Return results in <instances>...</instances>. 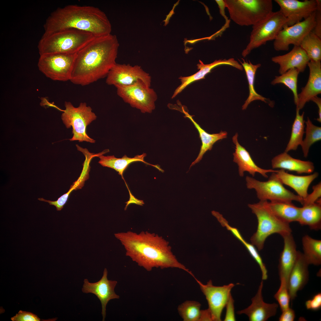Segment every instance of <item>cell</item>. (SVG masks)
Instances as JSON below:
<instances>
[{"label":"cell","instance_id":"obj_22","mask_svg":"<svg viewBox=\"0 0 321 321\" xmlns=\"http://www.w3.org/2000/svg\"><path fill=\"white\" fill-rule=\"evenodd\" d=\"M271 175L283 184L293 189L298 195L303 199L308 195V190L311 183L318 176L317 172L306 176H297L288 173L285 170L280 169Z\"/></svg>","mask_w":321,"mask_h":321},{"label":"cell","instance_id":"obj_8","mask_svg":"<svg viewBox=\"0 0 321 321\" xmlns=\"http://www.w3.org/2000/svg\"><path fill=\"white\" fill-rule=\"evenodd\" d=\"M287 22L286 18L279 10L273 12L264 20L252 26L249 42L242 53L243 57L267 42L274 40Z\"/></svg>","mask_w":321,"mask_h":321},{"label":"cell","instance_id":"obj_26","mask_svg":"<svg viewBox=\"0 0 321 321\" xmlns=\"http://www.w3.org/2000/svg\"><path fill=\"white\" fill-rule=\"evenodd\" d=\"M271 165L273 169L288 170L299 174L311 173L314 169L312 162L293 158L285 152L274 157L271 160Z\"/></svg>","mask_w":321,"mask_h":321},{"label":"cell","instance_id":"obj_32","mask_svg":"<svg viewBox=\"0 0 321 321\" xmlns=\"http://www.w3.org/2000/svg\"><path fill=\"white\" fill-rule=\"evenodd\" d=\"M303 252L306 260L309 265L319 266L321 264V240L306 235L302 238Z\"/></svg>","mask_w":321,"mask_h":321},{"label":"cell","instance_id":"obj_15","mask_svg":"<svg viewBox=\"0 0 321 321\" xmlns=\"http://www.w3.org/2000/svg\"><path fill=\"white\" fill-rule=\"evenodd\" d=\"M289 26L301 22L314 13L317 7V0H275Z\"/></svg>","mask_w":321,"mask_h":321},{"label":"cell","instance_id":"obj_25","mask_svg":"<svg viewBox=\"0 0 321 321\" xmlns=\"http://www.w3.org/2000/svg\"><path fill=\"white\" fill-rule=\"evenodd\" d=\"M81 152L83 153L86 158L83 164V170L79 177L71 185L68 191L59 197L56 201H52L47 200L42 198H39L40 201L47 202L50 205L55 206L57 211H60L67 202L71 192L73 190L81 189L84 186L85 182L89 177V173L90 167V163L94 157L98 156V154L90 153L86 148L82 149Z\"/></svg>","mask_w":321,"mask_h":321},{"label":"cell","instance_id":"obj_50","mask_svg":"<svg viewBox=\"0 0 321 321\" xmlns=\"http://www.w3.org/2000/svg\"><path fill=\"white\" fill-rule=\"evenodd\" d=\"M40 104L42 106H45V105H47L48 106H52L53 107H54L61 110L58 107H56L53 104H52L49 103L48 101H47V100L45 99L44 98L43 99H42V101H41V103H40Z\"/></svg>","mask_w":321,"mask_h":321},{"label":"cell","instance_id":"obj_4","mask_svg":"<svg viewBox=\"0 0 321 321\" xmlns=\"http://www.w3.org/2000/svg\"><path fill=\"white\" fill-rule=\"evenodd\" d=\"M95 37L89 32L74 29L43 34L38 44L39 54H76Z\"/></svg>","mask_w":321,"mask_h":321},{"label":"cell","instance_id":"obj_1","mask_svg":"<svg viewBox=\"0 0 321 321\" xmlns=\"http://www.w3.org/2000/svg\"><path fill=\"white\" fill-rule=\"evenodd\" d=\"M125 250L126 256L147 271L154 268H177L190 274L173 254L169 242L161 236L147 231H128L114 234Z\"/></svg>","mask_w":321,"mask_h":321},{"label":"cell","instance_id":"obj_12","mask_svg":"<svg viewBox=\"0 0 321 321\" xmlns=\"http://www.w3.org/2000/svg\"><path fill=\"white\" fill-rule=\"evenodd\" d=\"M315 12L293 25H285L274 40V49L277 51H287L291 45L300 46L304 38L313 29L315 24Z\"/></svg>","mask_w":321,"mask_h":321},{"label":"cell","instance_id":"obj_47","mask_svg":"<svg viewBox=\"0 0 321 321\" xmlns=\"http://www.w3.org/2000/svg\"><path fill=\"white\" fill-rule=\"evenodd\" d=\"M212 321L211 314L208 309L201 310L199 321Z\"/></svg>","mask_w":321,"mask_h":321},{"label":"cell","instance_id":"obj_34","mask_svg":"<svg viewBox=\"0 0 321 321\" xmlns=\"http://www.w3.org/2000/svg\"><path fill=\"white\" fill-rule=\"evenodd\" d=\"M300 46L306 52L310 61H321V38L312 31L304 38Z\"/></svg>","mask_w":321,"mask_h":321},{"label":"cell","instance_id":"obj_21","mask_svg":"<svg viewBox=\"0 0 321 321\" xmlns=\"http://www.w3.org/2000/svg\"><path fill=\"white\" fill-rule=\"evenodd\" d=\"M271 60L279 65L278 72L281 75L294 68L300 73L303 72L310 61L304 51L300 46H296L285 54L273 57Z\"/></svg>","mask_w":321,"mask_h":321},{"label":"cell","instance_id":"obj_48","mask_svg":"<svg viewBox=\"0 0 321 321\" xmlns=\"http://www.w3.org/2000/svg\"><path fill=\"white\" fill-rule=\"evenodd\" d=\"M311 100L314 102L317 105L318 108L319 117L316 120L319 122H321V99L317 96L312 97Z\"/></svg>","mask_w":321,"mask_h":321},{"label":"cell","instance_id":"obj_35","mask_svg":"<svg viewBox=\"0 0 321 321\" xmlns=\"http://www.w3.org/2000/svg\"><path fill=\"white\" fill-rule=\"evenodd\" d=\"M299 71L296 68L291 69L279 76H276L271 81L272 85L282 84L289 89L292 92L294 100L296 105L298 100L297 81Z\"/></svg>","mask_w":321,"mask_h":321},{"label":"cell","instance_id":"obj_20","mask_svg":"<svg viewBox=\"0 0 321 321\" xmlns=\"http://www.w3.org/2000/svg\"><path fill=\"white\" fill-rule=\"evenodd\" d=\"M309 265L302 253L298 251L296 262L287 281L288 290L292 300L296 298L298 292L303 289L308 281Z\"/></svg>","mask_w":321,"mask_h":321},{"label":"cell","instance_id":"obj_37","mask_svg":"<svg viewBox=\"0 0 321 321\" xmlns=\"http://www.w3.org/2000/svg\"><path fill=\"white\" fill-rule=\"evenodd\" d=\"M201 306L197 301L187 300L178 306V310L183 321H199Z\"/></svg>","mask_w":321,"mask_h":321},{"label":"cell","instance_id":"obj_10","mask_svg":"<svg viewBox=\"0 0 321 321\" xmlns=\"http://www.w3.org/2000/svg\"><path fill=\"white\" fill-rule=\"evenodd\" d=\"M246 180L247 188L255 189L257 197L260 201H295L302 204H303L302 198L286 189L282 184L272 175L266 181H259L248 176Z\"/></svg>","mask_w":321,"mask_h":321},{"label":"cell","instance_id":"obj_5","mask_svg":"<svg viewBox=\"0 0 321 321\" xmlns=\"http://www.w3.org/2000/svg\"><path fill=\"white\" fill-rule=\"evenodd\" d=\"M248 206L257 220V231L250 240L258 250L263 248L266 240L270 235L278 234L282 237L292 233L289 224L282 221L273 213L268 201H260L257 203L248 204Z\"/></svg>","mask_w":321,"mask_h":321},{"label":"cell","instance_id":"obj_7","mask_svg":"<svg viewBox=\"0 0 321 321\" xmlns=\"http://www.w3.org/2000/svg\"><path fill=\"white\" fill-rule=\"evenodd\" d=\"M64 105L65 109L61 118L67 128L72 127L73 136L69 140L95 143V141L89 137L86 132L87 126L97 118L91 107L87 106L85 103H81L78 107H75L71 102L65 101Z\"/></svg>","mask_w":321,"mask_h":321},{"label":"cell","instance_id":"obj_11","mask_svg":"<svg viewBox=\"0 0 321 321\" xmlns=\"http://www.w3.org/2000/svg\"><path fill=\"white\" fill-rule=\"evenodd\" d=\"M117 95L125 103L143 113H151L155 108L157 95L154 90L140 81L130 86H117Z\"/></svg>","mask_w":321,"mask_h":321},{"label":"cell","instance_id":"obj_33","mask_svg":"<svg viewBox=\"0 0 321 321\" xmlns=\"http://www.w3.org/2000/svg\"><path fill=\"white\" fill-rule=\"evenodd\" d=\"M299 110L296 108V115L292 125L291 136L284 151L287 152L290 150H296L303 141L305 122L303 119L304 112L300 115Z\"/></svg>","mask_w":321,"mask_h":321},{"label":"cell","instance_id":"obj_13","mask_svg":"<svg viewBox=\"0 0 321 321\" xmlns=\"http://www.w3.org/2000/svg\"><path fill=\"white\" fill-rule=\"evenodd\" d=\"M106 77V83L115 86H130L140 81L148 87L151 86V76L138 65L132 66L129 64L116 63Z\"/></svg>","mask_w":321,"mask_h":321},{"label":"cell","instance_id":"obj_23","mask_svg":"<svg viewBox=\"0 0 321 321\" xmlns=\"http://www.w3.org/2000/svg\"><path fill=\"white\" fill-rule=\"evenodd\" d=\"M224 64L231 66L241 70L243 69L242 66L233 58L228 59H224L216 60L213 62L207 64H204L203 62L199 60V63L197 64V69L199 70L198 72L188 76H181L179 78L181 84L175 89L172 98L175 97L190 84L194 81L204 78L205 76L210 72L211 70L214 68L220 65Z\"/></svg>","mask_w":321,"mask_h":321},{"label":"cell","instance_id":"obj_24","mask_svg":"<svg viewBox=\"0 0 321 321\" xmlns=\"http://www.w3.org/2000/svg\"><path fill=\"white\" fill-rule=\"evenodd\" d=\"M284 242L283 249L279 258L278 265L280 279L284 278L287 281L296 262L298 251L292 233L282 236Z\"/></svg>","mask_w":321,"mask_h":321},{"label":"cell","instance_id":"obj_43","mask_svg":"<svg viewBox=\"0 0 321 321\" xmlns=\"http://www.w3.org/2000/svg\"><path fill=\"white\" fill-rule=\"evenodd\" d=\"M234 301V300L230 294L225 306L226 312L224 321H235Z\"/></svg>","mask_w":321,"mask_h":321},{"label":"cell","instance_id":"obj_14","mask_svg":"<svg viewBox=\"0 0 321 321\" xmlns=\"http://www.w3.org/2000/svg\"><path fill=\"white\" fill-rule=\"evenodd\" d=\"M195 279L207 301L208 309L211 314L212 321H221L223 309L225 307L231 291L235 284L231 283L222 286H216L213 285L211 280L206 284H204Z\"/></svg>","mask_w":321,"mask_h":321},{"label":"cell","instance_id":"obj_30","mask_svg":"<svg viewBox=\"0 0 321 321\" xmlns=\"http://www.w3.org/2000/svg\"><path fill=\"white\" fill-rule=\"evenodd\" d=\"M268 204L273 213L282 221L289 224L298 222L300 207L295 206L292 202L268 201Z\"/></svg>","mask_w":321,"mask_h":321},{"label":"cell","instance_id":"obj_38","mask_svg":"<svg viewBox=\"0 0 321 321\" xmlns=\"http://www.w3.org/2000/svg\"><path fill=\"white\" fill-rule=\"evenodd\" d=\"M280 279V286L274 297L278 302L282 311L289 307V302L291 299L288 290L287 280L284 278Z\"/></svg>","mask_w":321,"mask_h":321},{"label":"cell","instance_id":"obj_9","mask_svg":"<svg viewBox=\"0 0 321 321\" xmlns=\"http://www.w3.org/2000/svg\"><path fill=\"white\" fill-rule=\"evenodd\" d=\"M76 54L54 53L40 55L38 69L53 80H70Z\"/></svg>","mask_w":321,"mask_h":321},{"label":"cell","instance_id":"obj_31","mask_svg":"<svg viewBox=\"0 0 321 321\" xmlns=\"http://www.w3.org/2000/svg\"><path fill=\"white\" fill-rule=\"evenodd\" d=\"M242 59L243 61V62L239 60L246 73L249 90V96L242 106V109L243 110L246 109L251 102L257 100L263 101L268 103L270 106L273 107L274 105V102L258 94L254 88V83L256 72L257 69L261 66V64L254 65L252 64L249 60L248 62L247 61H246L243 59Z\"/></svg>","mask_w":321,"mask_h":321},{"label":"cell","instance_id":"obj_2","mask_svg":"<svg viewBox=\"0 0 321 321\" xmlns=\"http://www.w3.org/2000/svg\"><path fill=\"white\" fill-rule=\"evenodd\" d=\"M119 46L115 35L95 37L76 53L70 81L84 86L107 76L116 63Z\"/></svg>","mask_w":321,"mask_h":321},{"label":"cell","instance_id":"obj_36","mask_svg":"<svg viewBox=\"0 0 321 321\" xmlns=\"http://www.w3.org/2000/svg\"><path fill=\"white\" fill-rule=\"evenodd\" d=\"M306 125V137L300 145L304 156L307 157L309 149L316 142L321 139V128L314 125L308 117L305 122Z\"/></svg>","mask_w":321,"mask_h":321},{"label":"cell","instance_id":"obj_39","mask_svg":"<svg viewBox=\"0 0 321 321\" xmlns=\"http://www.w3.org/2000/svg\"><path fill=\"white\" fill-rule=\"evenodd\" d=\"M241 243L259 265L262 273V280L267 279L268 277L267 270L255 246L251 243L247 242L245 240Z\"/></svg>","mask_w":321,"mask_h":321},{"label":"cell","instance_id":"obj_6","mask_svg":"<svg viewBox=\"0 0 321 321\" xmlns=\"http://www.w3.org/2000/svg\"><path fill=\"white\" fill-rule=\"evenodd\" d=\"M230 18L241 26H252L273 12L271 0H224Z\"/></svg>","mask_w":321,"mask_h":321},{"label":"cell","instance_id":"obj_3","mask_svg":"<svg viewBox=\"0 0 321 321\" xmlns=\"http://www.w3.org/2000/svg\"><path fill=\"white\" fill-rule=\"evenodd\" d=\"M48 35L70 29L89 32L95 37L111 34V25L105 13L99 8L90 6L69 5L52 12L44 25Z\"/></svg>","mask_w":321,"mask_h":321},{"label":"cell","instance_id":"obj_49","mask_svg":"<svg viewBox=\"0 0 321 321\" xmlns=\"http://www.w3.org/2000/svg\"><path fill=\"white\" fill-rule=\"evenodd\" d=\"M129 193L130 195V198L129 200L125 202L126 204L125 207V210H126L128 206L130 204L132 203H134L136 204L142 206L144 204L143 201L142 200H140L137 199L135 198L131 194L130 191H129Z\"/></svg>","mask_w":321,"mask_h":321},{"label":"cell","instance_id":"obj_16","mask_svg":"<svg viewBox=\"0 0 321 321\" xmlns=\"http://www.w3.org/2000/svg\"><path fill=\"white\" fill-rule=\"evenodd\" d=\"M108 271L106 268L104 270L103 275L98 281L95 283L90 282L87 279L84 281L82 289L83 292L92 293L97 297L101 304V314L102 321H105L106 315V306L111 300L119 299V296L114 291V288L117 282L116 281L109 280L107 278Z\"/></svg>","mask_w":321,"mask_h":321},{"label":"cell","instance_id":"obj_17","mask_svg":"<svg viewBox=\"0 0 321 321\" xmlns=\"http://www.w3.org/2000/svg\"><path fill=\"white\" fill-rule=\"evenodd\" d=\"M263 285L262 280L257 293L251 299V304L247 308L237 311V314H246L250 321H265L276 314L278 305L276 303H268L264 302L262 295Z\"/></svg>","mask_w":321,"mask_h":321},{"label":"cell","instance_id":"obj_41","mask_svg":"<svg viewBox=\"0 0 321 321\" xmlns=\"http://www.w3.org/2000/svg\"><path fill=\"white\" fill-rule=\"evenodd\" d=\"M13 321H40L41 320L37 315L29 312L20 310L18 314L12 317Z\"/></svg>","mask_w":321,"mask_h":321},{"label":"cell","instance_id":"obj_27","mask_svg":"<svg viewBox=\"0 0 321 321\" xmlns=\"http://www.w3.org/2000/svg\"><path fill=\"white\" fill-rule=\"evenodd\" d=\"M180 111L185 114L184 117L187 118L193 123L197 130L199 137L202 142L200 150L196 158L191 165L189 169L193 166L199 162L202 159L203 155L208 150H211L213 145L217 141L227 137V133L226 131H221L216 133L210 134L206 132L193 119V116L190 115L186 111L185 107L182 106L180 107Z\"/></svg>","mask_w":321,"mask_h":321},{"label":"cell","instance_id":"obj_19","mask_svg":"<svg viewBox=\"0 0 321 321\" xmlns=\"http://www.w3.org/2000/svg\"><path fill=\"white\" fill-rule=\"evenodd\" d=\"M238 136L237 133H236L232 138V141L235 146V151L233 153V160L238 166L239 174L240 177L243 176L244 172L247 171L253 177L256 173H258L265 177L268 178L267 173L277 172V170L264 169L258 166L248 152L239 143Z\"/></svg>","mask_w":321,"mask_h":321},{"label":"cell","instance_id":"obj_29","mask_svg":"<svg viewBox=\"0 0 321 321\" xmlns=\"http://www.w3.org/2000/svg\"><path fill=\"white\" fill-rule=\"evenodd\" d=\"M301 225L308 226L310 229L317 231L321 229V202L303 205L300 207L298 222Z\"/></svg>","mask_w":321,"mask_h":321},{"label":"cell","instance_id":"obj_28","mask_svg":"<svg viewBox=\"0 0 321 321\" xmlns=\"http://www.w3.org/2000/svg\"><path fill=\"white\" fill-rule=\"evenodd\" d=\"M147 156L145 153L141 155H137L133 158H129L125 155L121 158H117L114 155L104 156L102 155L99 156L100 160L98 163L102 166L114 169L118 172L125 182L123 176V173L128 166L131 163L135 162H141L147 164L152 166L158 169L160 171L162 169L158 165H153L149 164L144 160V158ZM126 183V182H125Z\"/></svg>","mask_w":321,"mask_h":321},{"label":"cell","instance_id":"obj_42","mask_svg":"<svg viewBox=\"0 0 321 321\" xmlns=\"http://www.w3.org/2000/svg\"><path fill=\"white\" fill-rule=\"evenodd\" d=\"M317 7L315 12V26L312 32L321 38V1L317 0Z\"/></svg>","mask_w":321,"mask_h":321},{"label":"cell","instance_id":"obj_40","mask_svg":"<svg viewBox=\"0 0 321 321\" xmlns=\"http://www.w3.org/2000/svg\"><path fill=\"white\" fill-rule=\"evenodd\" d=\"M313 191L310 194L303 199L302 205L311 204L316 202L321 196V183L320 182L312 187Z\"/></svg>","mask_w":321,"mask_h":321},{"label":"cell","instance_id":"obj_18","mask_svg":"<svg viewBox=\"0 0 321 321\" xmlns=\"http://www.w3.org/2000/svg\"><path fill=\"white\" fill-rule=\"evenodd\" d=\"M309 70V79L305 86L298 94L296 108L300 110L313 97L321 93V61H310L307 64Z\"/></svg>","mask_w":321,"mask_h":321},{"label":"cell","instance_id":"obj_45","mask_svg":"<svg viewBox=\"0 0 321 321\" xmlns=\"http://www.w3.org/2000/svg\"><path fill=\"white\" fill-rule=\"evenodd\" d=\"M279 318V321H293L295 315V311L290 307L281 311Z\"/></svg>","mask_w":321,"mask_h":321},{"label":"cell","instance_id":"obj_44","mask_svg":"<svg viewBox=\"0 0 321 321\" xmlns=\"http://www.w3.org/2000/svg\"><path fill=\"white\" fill-rule=\"evenodd\" d=\"M306 308L313 311L318 310L321 308V293L319 292L314 295L311 299L305 302Z\"/></svg>","mask_w":321,"mask_h":321},{"label":"cell","instance_id":"obj_46","mask_svg":"<svg viewBox=\"0 0 321 321\" xmlns=\"http://www.w3.org/2000/svg\"><path fill=\"white\" fill-rule=\"evenodd\" d=\"M215 1L218 6L220 13L225 20L226 23H229L230 21L225 15V9L226 7L224 0H215Z\"/></svg>","mask_w":321,"mask_h":321}]
</instances>
